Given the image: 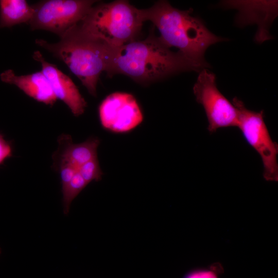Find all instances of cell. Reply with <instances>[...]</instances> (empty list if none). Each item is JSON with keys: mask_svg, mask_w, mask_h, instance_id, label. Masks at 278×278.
<instances>
[{"mask_svg": "<svg viewBox=\"0 0 278 278\" xmlns=\"http://www.w3.org/2000/svg\"><path fill=\"white\" fill-rule=\"evenodd\" d=\"M88 184L77 171L68 184L62 189L63 212L65 215L68 214L73 200Z\"/></svg>", "mask_w": 278, "mask_h": 278, "instance_id": "cell-13", "label": "cell"}, {"mask_svg": "<svg viewBox=\"0 0 278 278\" xmlns=\"http://www.w3.org/2000/svg\"><path fill=\"white\" fill-rule=\"evenodd\" d=\"M193 92L197 102L204 108L210 132L221 128L237 127V110L217 88L214 73L207 68L201 70L193 86Z\"/></svg>", "mask_w": 278, "mask_h": 278, "instance_id": "cell-7", "label": "cell"}, {"mask_svg": "<svg viewBox=\"0 0 278 278\" xmlns=\"http://www.w3.org/2000/svg\"><path fill=\"white\" fill-rule=\"evenodd\" d=\"M143 22L141 9L119 0L95 4L78 24L86 33L116 47L137 40Z\"/></svg>", "mask_w": 278, "mask_h": 278, "instance_id": "cell-4", "label": "cell"}, {"mask_svg": "<svg viewBox=\"0 0 278 278\" xmlns=\"http://www.w3.org/2000/svg\"><path fill=\"white\" fill-rule=\"evenodd\" d=\"M35 43L64 63L88 92L96 96L100 75L108 68L110 46L84 32L78 24L56 43L41 39Z\"/></svg>", "mask_w": 278, "mask_h": 278, "instance_id": "cell-3", "label": "cell"}, {"mask_svg": "<svg viewBox=\"0 0 278 278\" xmlns=\"http://www.w3.org/2000/svg\"><path fill=\"white\" fill-rule=\"evenodd\" d=\"M78 171L88 184L93 181H100L103 175L97 158L82 165Z\"/></svg>", "mask_w": 278, "mask_h": 278, "instance_id": "cell-14", "label": "cell"}, {"mask_svg": "<svg viewBox=\"0 0 278 278\" xmlns=\"http://www.w3.org/2000/svg\"><path fill=\"white\" fill-rule=\"evenodd\" d=\"M65 143L58 154V164H70L78 169L80 166L86 162L97 158V148L100 141L96 137H92L79 144H74L68 135L61 137Z\"/></svg>", "mask_w": 278, "mask_h": 278, "instance_id": "cell-11", "label": "cell"}, {"mask_svg": "<svg viewBox=\"0 0 278 278\" xmlns=\"http://www.w3.org/2000/svg\"><path fill=\"white\" fill-rule=\"evenodd\" d=\"M58 169L60 175L62 189L64 188L71 181L78 171V169L67 163H59Z\"/></svg>", "mask_w": 278, "mask_h": 278, "instance_id": "cell-15", "label": "cell"}, {"mask_svg": "<svg viewBox=\"0 0 278 278\" xmlns=\"http://www.w3.org/2000/svg\"><path fill=\"white\" fill-rule=\"evenodd\" d=\"M201 68L178 51H172L153 29L147 38L123 46L110 47L107 75L121 74L140 83H148L174 74Z\"/></svg>", "mask_w": 278, "mask_h": 278, "instance_id": "cell-1", "label": "cell"}, {"mask_svg": "<svg viewBox=\"0 0 278 278\" xmlns=\"http://www.w3.org/2000/svg\"><path fill=\"white\" fill-rule=\"evenodd\" d=\"M33 10L25 0L0 1V28L29 23Z\"/></svg>", "mask_w": 278, "mask_h": 278, "instance_id": "cell-12", "label": "cell"}, {"mask_svg": "<svg viewBox=\"0 0 278 278\" xmlns=\"http://www.w3.org/2000/svg\"><path fill=\"white\" fill-rule=\"evenodd\" d=\"M12 154V147L11 144L0 134V165Z\"/></svg>", "mask_w": 278, "mask_h": 278, "instance_id": "cell-17", "label": "cell"}, {"mask_svg": "<svg viewBox=\"0 0 278 278\" xmlns=\"http://www.w3.org/2000/svg\"><path fill=\"white\" fill-rule=\"evenodd\" d=\"M141 11L143 21L153 23L165 45L178 48L183 56L202 70L210 67L204 58L206 49L213 44L227 40L213 33L200 19L193 16L192 8L181 10L167 1H159Z\"/></svg>", "mask_w": 278, "mask_h": 278, "instance_id": "cell-2", "label": "cell"}, {"mask_svg": "<svg viewBox=\"0 0 278 278\" xmlns=\"http://www.w3.org/2000/svg\"><path fill=\"white\" fill-rule=\"evenodd\" d=\"M32 57L41 64V71L48 80L57 99L62 101L74 116L82 115L87 103L72 80L56 65L47 61L40 51H34Z\"/></svg>", "mask_w": 278, "mask_h": 278, "instance_id": "cell-9", "label": "cell"}, {"mask_svg": "<svg viewBox=\"0 0 278 278\" xmlns=\"http://www.w3.org/2000/svg\"><path fill=\"white\" fill-rule=\"evenodd\" d=\"M98 112L102 127L116 133L130 131L143 120L136 99L127 93L115 92L109 95L100 103Z\"/></svg>", "mask_w": 278, "mask_h": 278, "instance_id": "cell-8", "label": "cell"}, {"mask_svg": "<svg viewBox=\"0 0 278 278\" xmlns=\"http://www.w3.org/2000/svg\"><path fill=\"white\" fill-rule=\"evenodd\" d=\"M1 252H2V251H1V249L0 248V254H1Z\"/></svg>", "mask_w": 278, "mask_h": 278, "instance_id": "cell-18", "label": "cell"}, {"mask_svg": "<svg viewBox=\"0 0 278 278\" xmlns=\"http://www.w3.org/2000/svg\"><path fill=\"white\" fill-rule=\"evenodd\" d=\"M93 0H46L31 5L28 24L32 30H43L59 37L79 23L96 4Z\"/></svg>", "mask_w": 278, "mask_h": 278, "instance_id": "cell-6", "label": "cell"}, {"mask_svg": "<svg viewBox=\"0 0 278 278\" xmlns=\"http://www.w3.org/2000/svg\"><path fill=\"white\" fill-rule=\"evenodd\" d=\"M183 278H218V276L214 270L196 268L187 272Z\"/></svg>", "mask_w": 278, "mask_h": 278, "instance_id": "cell-16", "label": "cell"}, {"mask_svg": "<svg viewBox=\"0 0 278 278\" xmlns=\"http://www.w3.org/2000/svg\"><path fill=\"white\" fill-rule=\"evenodd\" d=\"M232 103L238 113L237 127L246 141L261 158L264 178L268 181H277L278 146L270 135L264 121V111L255 112L248 109L237 97L233 99Z\"/></svg>", "mask_w": 278, "mask_h": 278, "instance_id": "cell-5", "label": "cell"}, {"mask_svg": "<svg viewBox=\"0 0 278 278\" xmlns=\"http://www.w3.org/2000/svg\"><path fill=\"white\" fill-rule=\"evenodd\" d=\"M2 81L16 86L25 94L38 102L53 106L57 100L49 83L42 72L17 75L8 69L0 74Z\"/></svg>", "mask_w": 278, "mask_h": 278, "instance_id": "cell-10", "label": "cell"}]
</instances>
